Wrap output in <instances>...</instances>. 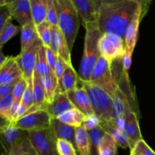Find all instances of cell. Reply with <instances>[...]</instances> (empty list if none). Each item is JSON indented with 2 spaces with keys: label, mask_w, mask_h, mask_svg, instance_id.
Wrapping results in <instances>:
<instances>
[{
  "label": "cell",
  "mask_w": 155,
  "mask_h": 155,
  "mask_svg": "<svg viewBox=\"0 0 155 155\" xmlns=\"http://www.w3.org/2000/svg\"><path fill=\"white\" fill-rule=\"evenodd\" d=\"M151 0H124L104 5L98 10L96 23L102 33H114L124 39L127 30L138 12L149 8Z\"/></svg>",
  "instance_id": "1"
},
{
  "label": "cell",
  "mask_w": 155,
  "mask_h": 155,
  "mask_svg": "<svg viewBox=\"0 0 155 155\" xmlns=\"http://www.w3.org/2000/svg\"><path fill=\"white\" fill-rule=\"evenodd\" d=\"M84 25L86 27L84 49L78 77L84 83H89L92 70L98 58L101 56L98 48V42L102 33L98 29L96 21L88 23Z\"/></svg>",
  "instance_id": "2"
},
{
  "label": "cell",
  "mask_w": 155,
  "mask_h": 155,
  "mask_svg": "<svg viewBox=\"0 0 155 155\" xmlns=\"http://www.w3.org/2000/svg\"><path fill=\"white\" fill-rule=\"evenodd\" d=\"M57 12L58 27L72 51L80 25V15L73 0H53Z\"/></svg>",
  "instance_id": "3"
},
{
  "label": "cell",
  "mask_w": 155,
  "mask_h": 155,
  "mask_svg": "<svg viewBox=\"0 0 155 155\" xmlns=\"http://www.w3.org/2000/svg\"><path fill=\"white\" fill-rule=\"evenodd\" d=\"M84 88L91 101L94 113L101 121L110 122L112 120L113 99L110 94L91 83H84Z\"/></svg>",
  "instance_id": "4"
},
{
  "label": "cell",
  "mask_w": 155,
  "mask_h": 155,
  "mask_svg": "<svg viewBox=\"0 0 155 155\" xmlns=\"http://www.w3.org/2000/svg\"><path fill=\"white\" fill-rule=\"evenodd\" d=\"M89 83L104 89L111 97L114 95L117 89V84L113 76L111 64L103 56H101L95 64Z\"/></svg>",
  "instance_id": "5"
},
{
  "label": "cell",
  "mask_w": 155,
  "mask_h": 155,
  "mask_svg": "<svg viewBox=\"0 0 155 155\" xmlns=\"http://www.w3.org/2000/svg\"><path fill=\"white\" fill-rule=\"evenodd\" d=\"M27 132L36 155H58L56 147L57 138L51 127Z\"/></svg>",
  "instance_id": "6"
},
{
  "label": "cell",
  "mask_w": 155,
  "mask_h": 155,
  "mask_svg": "<svg viewBox=\"0 0 155 155\" xmlns=\"http://www.w3.org/2000/svg\"><path fill=\"white\" fill-rule=\"evenodd\" d=\"M98 48L101 55L110 64L122 58L126 52L124 39L114 33H102L98 42Z\"/></svg>",
  "instance_id": "7"
},
{
  "label": "cell",
  "mask_w": 155,
  "mask_h": 155,
  "mask_svg": "<svg viewBox=\"0 0 155 155\" xmlns=\"http://www.w3.org/2000/svg\"><path fill=\"white\" fill-rule=\"evenodd\" d=\"M52 117L46 110L34 112L23 116L20 119L12 122V125L25 131L42 130L50 127Z\"/></svg>",
  "instance_id": "8"
},
{
  "label": "cell",
  "mask_w": 155,
  "mask_h": 155,
  "mask_svg": "<svg viewBox=\"0 0 155 155\" xmlns=\"http://www.w3.org/2000/svg\"><path fill=\"white\" fill-rule=\"evenodd\" d=\"M42 45V41L39 38L30 48L25 51H21L16 56V60L22 71L23 76L27 81L33 79L38 51Z\"/></svg>",
  "instance_id": "9"
},
{
  "label": "cell",
  "mask_w": 155,
  "mask_h": 155,
  "mask_svg": "<svg viewBox=\"0 0 155 155\" xmlns=\"http://www.w3.org/2000/svg\"><path fill=\"white\" fill-rule=\"evenodd\" d=\"M49 48L58 57L63 59L67 64L72 65L71 51L63 33L58 25L51 27V44Z\"/></svg>",
  "instance_id": "10"
},
{
  "label": "cell",
  "mask_w": 155,
  "mask_h": 155,
  "mask_svg": "<svg viewBox=\"0 0 155 155\" xmlns=\"http://www.w3.org/2000/svg\"><path fill=\"white\" fill-rule=\"evenodd\" d=\"M68 98L76 108L79 109L84 114L89 115L94 113L89 97L84 88V82L78 79L77 88L67 92Z\"/></svg>",
  "instance_id": "11"
},
{
  "label": "cell",
  "mask_w": 155,
  "mask_h": 155,
  "mask_svg": "<svg viewBox=\"0 0 155 155\" xmlns=\"http://www.w3.org/2000/svg\"><path fill=\"white\" fill-rule=\"evenodd\" d=\"M23 77L16 57L8 56L5 61L0 65V84L18 83Z\"/></svg>",
  "instance_id": "12"
},
{
  "label": "cell",
  "mask_w": 155,
  "mask_h": 155,
  "mask_svg": "<svg viewBox=\"0 0 155 155\" xmlns=\"http://www.w3.org/2000/svg\"><path fill=\"white\" fill-rule=\"evenodd\" d=\"M138 120V114L134 110L131 109L127 110L126 114L125 134L128 140L130 151L134 149L139 141L143 139L141 134Z\"/></svg>",
  "instance_id": "13"
},
{
  "label": "cell",
  "mask_w": 155,
  "mask_h": 155,
  "mask_svg": "<svg viewBox=\"0 0 155 155\" xmlns=\"http://www.w3.org/2000/svg\"><path fill=\"white\" fill-rule=\"evenodd\" d=\"M7 5L12 18L16 20L21 27L33 22L30 0H17Z\"/></svg>",
  "instance_id": "14"
},
{
  "label": "cell",
  "mask_w": 155,
  "mask_h": 155,
  "mask_svg": "<svg viewBox=\"0 0 155 155\" xmlns=\"http://www.w3.org/2000/svg\"><path fill=\"white\" fill-rule=\"evenodd\" d=\"M148 8H144L141 9L127 28L125 38H124V42H125L126 50L130 52L133 53L134 51L136 42H137L138 35H139V24L144 16L146 15Z\"/></svg>",
  "instance_id": "15"
},
{
  "label": "cell",
  "mask_w": 155,
  "mask_h": 155,
  "mask_svg": "<svg viewBox=\"0 0 155 155\" xmlns=\"http://www.w3.org/2000/svg\"><path fill=\"white\" fill-rule=\"evenodd\" d=\"M112 99H113L112 120L125 118L127 110L130 109L134 110L128 97L124 94V92L119 87H117V89L114 95L112 97Z\"/></svg>",
  "instance_id": "16"
},
{
  "label": "cell",
  "mask_w": 155,
  "mask_h": 155,
  "mask_svg": "<svg viewBox=\"0 0 155 155\" xmlns=\"http://www.w3.org/2000/svg\"><path fill=\"white\" fill-rule=\"evenodd\" d=\"M74 107H75L68 98L67 93L58 92L56 93L53 101L49 104H47L46 111L52 117L57 118L62 114Z\"/></svg>",
  "instance_id": "17"
},
{
  "label": "cell",
  "mask_w": 155,
  "mask_h": 155,
  "mask_svg": "<svg viewBox=\"0 0 155 155\" xmlns=\"http://www.w3.org/2000/svg\"><path fill=\"white\" fill-rule=\"evenodd\" d=\"M27 131L20 130L13 127L9 122H5V124L1 127V135L3 140V147L6 154L8 151L11 146L16 143L21 138H22Z\"/></svg>",
  "instance_id": "18"
},
{
  "label": "cell",
  "mask_w": 155,
  "mask_h": 155,
  "mask_svg": "<svg viewBox=\"0 0 155 155\" xmlns=\"http://www.w3.org/2000/svg\"><path fill=\"white\" fill-rule=\"evenodd\" d=\"M84 24L96 21L97 10L93 0H73Z\"/></svg>",
  "instance_id": "19"
},
{
  "label": "cell",
  "mask_w": 155,
  "mask_h": 155,
  "mask_svg": "<svg viewBox=\"0 0 155 155\" xmlns=\"http://www.w3.org/2000/svg\"><path fill=\"white\" fill-rule=\"evenodd\" d=\"M50 127L57 139H61L69 141L76 147L75 135L77 128L64 124L55 117H52L51 119Z\"/></svg>",
  "instance_id": "20"
},
{
  "label": "cell",
  "mask_w": 155,
  "mask_h": 155,
  "mask_svg": "<svg viewBox=\"0 0 155 155\" xmlns=\"http://www.w3.org/2000/svg\"><path fill=\"white\" fill-rule=\"evenodd\" d=\"M78 74L75 71L73 65L66 64L63 77L60 81L58 82V92L67 93L69 91L76 89L78 83Z\"/></svg>",
  "instance_id": "21"
},
{
  "label": "cell",
  "mask_w": 155,
  "mask_h": 155,
  "mask_svg": "<svg viewBox=\"0 0 155 155\" xmlns=\"http://www.w3.org/2000/svg\"><path fill=\"white\" fill-rule=\"evenodd\" d=\"M38 39L39 35L36 30V25L34 22L30 23L21 27V51H24L30 48Z\"/></svg>",
  "instance_id": "22"
},
{
  "label": "cell",
  "mask_w": 155,
  "mask_h": 155,
  "mask_svg": "<svg viewBox=\"0 0 155 155\" xmlns=\"http://www.w3.org/2000/svg\"><path fill=\"white\" fill-rule=\"evenodd\" d=\"M36 155V151L30 142L27 132L16 143L14 144L8 151L7 155Z\"/></svg>",
  "instance_id": "23"
},
{
  "label": "cell",
  "mask_w": 155,
  "mask_h": 155,
  "mask_svg": "<svg viewBox=\"0 0 155 155\" xmlns=\"http://www.w3.org/2000/svg\"><path fill=\"white\" fill-rule=\"evenodd\" d=\"M54 73L48 66L46 58V47L42 44L39 48L36 58V66H35L33 78L41 79L43 76Z\"/></svg>",
  "instance_id": "24"
},
{
  "label": "cell",
  "mask_w": 155,
  "mask_h": 155,
  "mask_svg": "<svg viewBox=\"0 0 155 155\" xmlns=\"http://www.w3.org/2000/svg\"><path fill=\"white\" fill-rule=\"evenodd\" d=\"M86 117V115L84 114L83 112L80 111L79 109L74 107V108L62 114L57 118L64 124H68L71 127H75V128H78V127L83 126Z\"/></svg>",
  "instance_id": "25"
},
{
  "label": "cell",
  "mask_w": 155,
  "mask_h": 155,
  "mask_svg": "<svg viewBox=\"0 0 155 155\" xmlns=\"http://www.w3.org/2000/svg\"><path fill=\"white\" fill-rule=\"evenodd\" d=\"M41 82L45 91V101L47 104H49L53 101L57 93L58 86V79L54 73H51L43 76L41 78Z\"/></svg>",
  "instance_id": "26"
},
{
  "label": "cell",
  "mask_w": 155,
  "mask_h": 155,
  "mask_svg": "<svg viewBox=\"0 0 155 155\" xmlns=\"http://www.w3.org/2000/svg\"><path fill=\"white\" fill-rule=\"evenodd\" d=\"M76 148L80 155H90V142L88 131L82 126L76 129Z\"/></svg>",
  "instance_id": "27"
},
{
  "label": "cell",
  "mask_w": 155,
  "mask_h": 155,
  "mask_svg": "<svg viewBox=\"0 0 155 155\" xmlns=\"http://www.w3.org/2000/svg\"><path fill=\"white\" fill-rule=\"evenodd\" d=\"M99 126L105 131V133H108L109 135H110L113 137L117 146L121 147L122 148H130L127 137L124 132L118 130L110 122L101 121Z\"/></svg>",
  "instance_id": "28"
},
{
  "label": "cell",
  "mask_w": 155,
  "mask_h": 155,
  "mask_svg": "<svg viewBox=\"0 0 155 155\" xmlns=\"http://www.w3.org/2000/svg\"><path fill=\"white\" fill-rule=\"evenodd\" d=\"M33 22L36 25L46 21L48 0H30Z\"/></svg>",
  "instance_id": "29"
},
{
  "label": "cell",
  "mask_w": 155,
  "mask_h": 155,
  "mask_svg": "<svg viewBox=\"0 0 155 155\" xmlns=\"http://www.w3.org/2000/svg\"><path fill=\"white\" fill-rule=\"evenodd\" d=\"M12 19L11 18L5 24L2 29L0 30V48H2L3 45L8 42L12 38L16 36L18 32L21 30V26H16L12 24Z\"/></svg>",
  "instance_id": "30"
},
{
  "label": "cell",
  "mask_w": 155,
  "mask_h": 155,
  "mask_svg": "<svg viewBox=\"0 0 155 155\" xmlns=\"http://www.w3.org/2000/svg\"><path fill=\"white\" fill-rule=\"evenodd\" d=\"M88 134L90 142V155H99L98 148L103 136L105 134V131L99 126L88 131Z\"/></svg>",
  "instance_id": "31"
},
{
  "label": "cell",
  "mask_w": 155,
  "mask_h": 155,
  "mask_svg": "<svg viewBox=\"0 0 155 155\" xmlns=\"http://www.w3.org/2000/svg\"><path fill=\"white\" fill-rule=\"evenodd\" d=\"M117 145L110 135L105 133L100 142L98 152L99 155H116Z\"/></svg>",
  "instance_id": "32"
},
{
  "label": "cell",
  "mask_w": 155,
  "mask_h": 155,
  "mask_svg": "<svg viewBox=\"0 0 155 155\" xmlns=\"http://www.w3.org/2000/svg\"><path fill=\"white\" fill-rule=\"evenodd\" d=\"M51 24L47 21L36 25L38 35L42 44L45 47H50L51 44Z\"/></svg>",
  "instance_id": "33"
},
{
  "label": "cell",
  "mask_w": 155,
  "mask_h": 155,
  "mask_svg": "<svg viewBox=\"0 0 155 155\" xmlns=\"http://www.w3.org/2000/svg\"><path fill=\"white\" fill-rule=\"evenodd\" d=\"M33 95H34V104L45 105L47 104L45 101V95L42 86L41 79H36L33 77Z\"/></svg>",
  "instance_id": "34"
},
{
  "label": "cell",
  "mask_w": 155,
  "mask_h": 155,
  "mask_svg": "<svg viewBox=\"0 0 155 155\" xmlns=\"http://www.w3.org/2000/svg\"><path fill=\"white\" fill-rule=\"evenodd\" d=\"M56 147L58 155H77L76 147L68 140L58 139Z\"/></svg>",
  "instance_id": "35"
},
{
  "label": "cell",
  "mask_w": 155,
  "mask_h": 155,
  "mask_svg": "<svg viewBox=\"0 0 155 155\" xmlns=\"http://www.w3.org/2000/svg\"><path fill=\"white\" fill-rule=\"evenodd\" d=\"M13 101L12 94L0 98V116L6 122H9V115Z\"/></svg>",
  "instance_id": "36"
},
{
  "label": "cell",
  "mask_w": 155,
  "mask_h": 155,
  "mask_svg": "<svg viewBox=\"0 0 155 155\" xmlns=\"http://www.w3.org/2000/svg\"><path fill=\"white\" fill-rule=\"evenodd\" d=\"M27 86H28V81L24 77L21 79L16 83V85L14 87L13 92H12L14 101H17V102H21L23 95H24Z\"/></svg>",
  "instance_id": "37"
},
{
  "label": "cell",
  "mask_w": 155,
  "mask_h": 155,
  "mask_svg": "<svg viewBox=\"0 0 155 155\" xmlns=\"http://www.w3.org/2000/svg\"><path fill=\"white\" fill-rule=\"evenodd\" d=\"M21 104L28 107V109L34 104V95H33V79L28 80V86L23 95L21 99Z\"/></svg>",
  "instance_id": "38"
},
{
  "label": "cell",
  "mask_w": 155,
  "mask_h": 155,
  "mask_svg": "<svg viewBox=\"0 0 155 155\" xmlns=\"http://www.w3.org/2000/svg\"><path fill=\"white\" fill-rule=\"evenodd\" d=\"M46 21L51 24V26H58L57 12L53 0H48V5L46 11Z\"/></svg>",
  "instance_id": "39"
},
{
  "label": "cell",
  "mask_w": 155,
  "mask_h": 155,
  "mask_svg": "<svg viewBox=\"0 0 155 155\" xmlns=\"http://www.w3.org/2000/svg\"><path fill=\"white\" fill-rule=\"evenodd\" d=\"M100 123H101L100 118L95 114H92L86 115V119L83 124V127L87 131H89V130L99 127Z\"/></svg>",
  "instance_id": "40"
},
{
  "label": "cell",
  "mask_w": 155,
  "mask_h": 155,
  "mask_svg": "<svg viewBox=\"0 0 155 155\" xmlns=\"http://www.w3.org/2000/svg\"><path fill=\"white\" fill-rule=\"evenodd\" d=\"M132 151L141 155H155V151L145 142L144 139L139 141Z\"/></svg>",
  "instance_id": "41"
},
{
  "label": "cell",
  "mask_w": 155,
  "mask_h": 155,
  "mask_svg": "<svg viewBox=\"0 0 155 155\" xmlns=\"http://www.w3.org/2000/svg\"><path fill=\"white\" fill-rule=\"evenodd\" d=\"M12 18L8 6L5 5L0 7V30L4 27L6 23Z\"/></svg>",
  "instance_id": "42"
},
{
  "label": "cell",
  "mask_w": 155,
  "mask_h": 155,
  "mask_svg": "<svg viewBox=\"0 0 155 155\" xmlns=\"http://www.w3.org/2000/svg\"><path fill=\"white\" fill-rule=\"evenodd\" d=\"M67 64L64 61L63 59L61 58L60 57L58 56L57 61H56L55 67H54V73L55 74L56 77L58 79V82L60 81L61 80L62 77H63L65 67H66Z\"/></svg>",
  "instance_id": "43"
},
{
  "label": "cell",
  "mask_w": 155,
  "mask_h": 155,
  "mask_svg": "<svg viewBox=\"0 0 155 155\" xmlns=\"http://www.w3.org/2000/svg\"><path fill=\"white\" fill-rule=\"evenodd\" d=\"M46 58L48 64V66L50 67L51 71L54 72L56 61H57L58 58V55L49 48V47H48V48L46 47Z\"/></svg>",
  "instance_id": "44"
},
{
  "label": "cell",
  "mask_w": 155,
  "mask_h": 155,
  "mask_svg": "<svg viewBox=\"0 0 155 155\" xmlns=\"http://www.w3.org/2000/svg\"><path fill=\"white\" fill-rule=\"evenodd\" d=\"M16 83H12L0 84V98L12 94L14 87L16 85Z\"/></svg>",
  "instance_id": "45"
},
{
  "label": "cell",
  "mask_w": 155,
  "mask_h": 155,
  "mask_svg": "<svg viewBox=\"0 0 155 155\" xmlns=\"http://www.w3.org/2000/svg\"><path fill=\"white\" fill-rule=\"evenodd\" d=\"M132 54H133V53L130 52V51L126 50L125 54H124V56H123L122 58V62H123V66H124V69L127 74H129V71H130V67H131Z\"/></svg>",
  "instance_id": "46"
},
{
  "label": "cell",
  "mask_w": 155,
  "mask_h": 155,
  "mask_svg": "<svg viewBox=\"0 0 155 155\" xmlns=\"http://www.w3.org/2000/svg\"><path fill=\"white\" fill-rule=\"evenodd\" d=\"M93 1L94 2H95V5L97 10V13H98V10L99 9V8L101 7V6L104 5L111 4V3L124 1V0H93Z\"/></svg>",
  "instance_id": "47"
},
{
  "label": "cell",
  "mask_w": 155,
  "mask_h": 155,
  "mask_svg": "<svg viewBox=\"0 0 155 155\" xmlns=\"http://www.w3.org/2000/svg\"><path fill=\"white\" fill-rule=\"evenodd\" d=\"M27 110H28V107H26L25 105H24V104H21H21H20L19 107H18V110H17V112H16V114H15V116L14 121L17 120H18V119H20L21 117H22L24 115V114L27 111Z\"/></svg>",
  "instance_id": "48"
},
{
  "label": "cell",
  "mask_w": 155,
  "mask_h": 155,
  "mask_svg": "<svg viewBox=\"0 0 155 155\" xmlns=\"http://www.w3.org/2000/svg\"><path fill=\"white\" fill-rule=\"evenodd\" d=\"M0 55H1V58H0V65H1L5 61L6 59H7V57H6V56H4V54H3V53L2 52V51L1 53H0Z\"/></svg>",
  "instance_id": "49"
},
{
  "label": "cell",
  "mask_w": 155,
  "mask_h": 155,
  "mask_svg": "<svg viewBox=\"0 0 155 155\" xmlns=\"http://www.w3.org/2000/svg\"><path fill=\"white\" fill-rule=\"evenodd\" d=\"M7 5V2L6 0H0V7H2V6Z\"/></svg>",
  "instance_id": "50"
},
{
  "label": "cell",
  "mask_w": 155,
  "mask_h": 155,
  "mask_svg": "<svg viewBox=\"0 0 155 155\" xmlns=\"http://www.w3.org/2000/svg\"><path fill=\"white\" fill-rule=\"evenodd\" d=\"M17 1V0H6V2H7V5L8 4H11V3Z\"/></svg>",
  "instance_id": "51"
},
{
  "label": "cell",
  "mask_w": 155,
  "mask_h": 155,
  "mask_svg": "<svg viewBox=\"0 0 155 155\" xmlns=\"http://www.w3.org/2000/svg\"><path fill=\"white\" fill-rule=\"evenodd\" d=\"M130 155H141V154H137V153H135L133 152V151H131V152H130Z\"/></svg>",
  "instance_id": "52"
},
{
  "label": "cell",
  "mask_w": 155,
  "mask_h": 155,
  "mask_svg": "<svg viewBox=\"0 0 155 155\" xmlns=\"http://www.w3.org/2000/svg\"><path fill=\"white\" fill-rule=\"evenodd\" d=\"M28 155H31V154H28Z\"/></svg>",
  "instance_id": "53"
},
{
  "label": "cell",
  "mask_w": 155,
  "mask_h": 155,
  "mask_svg": "<svg viewBox=\"0 0 155 155\" xmlns=\"http://www.w3.org/2000/svg\"><path fill=\"white\" fill-rule=\"evenodd\" d=\"M2 155H4V154H2Z\"/></svg>",
  "instance_id": "54"
}]
</instances>
